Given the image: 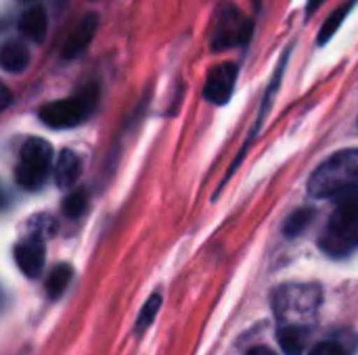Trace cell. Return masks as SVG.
I'll return each instance as SVG.
<instances>
[{"mask_svg":"<svg viewBox=\"0 0 358 355\" xmlns=\"http://www.w3.org/2000/svg\"><path fill=\"white\" fill-rule=\"evenodd\" d=\"M80 172H82V163H80V157L73 153V151H63L59 155V161L55 165V182L61 186V188H69L76 184V180L80 178Z\"/></svg>","mask_w":358,"mask_h":355,"instance_id":"12","label":"cell"},{"mask_svg":"<svg viewBox=\"0 0 358 355\" xmlns=\"http://www.w3.org/2000/svg\"><path fill=\"white\" fill-rule=\"evenodd\" d=\"M254 31V21L235 4L227 2L218 8L216 13V21L212 27V50L220 52V50H229V48H237L250 42Z\"/></svg>","mask_w":358,"mask_h":355,"instance_id":"4","label":"cell"},{"mask_svg":"<svg viewBox=\"0 0 358 355\" xmlns=\"http://www.w3.org/2000/svg\"><path fill=\"white\" fill-rule=\"evenodd\" d=\"M15 262L25 276L36 278L44 268V243H42V239L29 236L27 241L19 243L15 249Z\"/></svg>","mask_w":358,"mask_h":355,"instance_id":"9","label":"cell"},{"mask_svg":"<svg viewBox=\"0 0 358 355\" xmlns=\"http://www.w3.org/2000/svg\"><path fill=\"white\" fill-rule=\"evenodd\" d=\"M88 203V195L86 190H73L65 201H63V211L67 218H80L86 209Z\"/></svg>","mask_w":358,"mask_h":355,"instance_id":"18","label":"cell"},{"mask_svg":"<svg viewBox=\"0 0 358 355\" xmlns=\"http://www.w3.org/2000/svg\"><path fill=\"white\" fill-rule=\"evenodd\" d=\"M96 27H99V15H94V13L84 15L80 19V23L73 27V31L67 36V40H65V44L61 48V56L65 61H71V59L80 56L88 48V44L92 42V38L96 33Z\"/></svg>","mask_w":358,"mask_h":355,"instance_id":"8","label":"cell"},{"mask_svg":"<svg viewBox=\"0 0 358 355\" xmlns=\"http://www.w3.org/2000/svg\"><path fill=\"white\" fill-rule=\"evenodd\" d=\"M279 345L285 355H302L306 349L308 341V331L306 326H296V324H283L277 333Z\"/></svg>","mask_w":358,"mask_h":355,"instance_id":"13","label":"cell"},{"mask_svg":"<svg viewBox=\"0 0 358 355\" xmlns=\"http://www.w3.org/2000/svg\"><path fill=\"white\" fill-rule=\"evenodd\" d=\"M50 163H52V146L44 138H29L21 146L15 178L23 188L29 190L38 188L48 178Z\"/></svg>","mask_w":358,"mask_h":355,"instance_id":"6","label":"cell"},{"mask_svg":"<svg viewBox=\"0 0 358 355\" xmlns=\"http://www.w3.org/2000/svg\"><path fill=\"white\" fill-rule=\"evenodd\" d=\"M358 0H348V2H344L342 6H338L336 8V13L323 23V27H321V31H319V44H325L327 40H331L334 36H336V31L340 29V25H342V21L348 17V13H350V8L357 4Z\"/></svg>","mask_w":358,"mask_h":355,"instance_id":"14","label":"cell"},{"mask_svg":"<svg viewBox=\"0 0 358 355\" xmlns=\"http://www.w3.org/2000/svg\"><path fill=\"white\" fill-rule=\"evenodd\" d=\"M31 61L29 48L19 40H8L0 46V67L8 73H21Z\"/></svg>","mask_w":358,"mask_h":355,"instance_id":"10","label":"cell"},{"mask_svg":"<svg viewBox=\"0 0 358 355\" xmlns=\"http://www.w3.org/2000/svg\"><path fill=\"white\" fill-rule=\"evenodd\" d=\"M237 73H239V67L235 63H222V65L214 67L206 80L203 96L214 105H227L233 96V90L237 84Z\"/></svg>","mask_w":358,"mask_h":355,"instance_id":"7","label":"cell"},{"mask_svg":"<svg viewBox=\"0 0 358 355\" xmlns=\"http://www.w3.org/2000/svg\"><path fill=\"white\" fill-rule=\"evenodd\" d=\"M321 303V291L315 285H289L275 293V314L285 324L304 326Z\"/></svg>","mask_w":358,"mask_h":355,"instance_id":"5","label":"cell"},{"mask_svg":"<svg viewBox=\"0 0 358 355\" xmlns=\"http://www.w3.org/2000/svg\"><path fill=\"white\" fill-rule=\"evenodd\" d=\"M321 249L331 257H344L358 249V199L350 197L336 207L319 239Z\"/></svg>","mask_w":358,"mask_h":355,"instance_id":"2","label":"cell"},{"mask_svg":"<svg viewBox=\"0 0 358 355\" xmlns=\"http://www.w3.org/2000/svg\"><path fill=\"white\" fill-rule=\"evenodd\" d=\"M313 216H315V211H313V209H308V207L298 209L296 213H292V216H289V220L285 222V236H298V234H300V232L310 224Z\"/></svg>","mask_w":358,"mask_h":355,"instance_id":"16","label":"cell"},{"mask_svg":"<svg viewBox=\"0 0 358 355\" xmlns=\"http://www.w3.org/2000/svg\"><path fill=\"white\" fill-rule=\"evenodd\" d=\"M96 100H99V88L90 84L71 98H61L44 105L38 111V115L42 123L50 128H73L90 117V113L96 107Z\"/></svg>","mask_w":358,"mask_h":355,"instance_id":"3","label":"cell"},{"mask_svg":"<svg viewBox=\"0 0 358 355\" xmlns=\"http://www.w3.org/2000/svg\"><path fill=\"white\" fill-rule=\"evenodd\" d=\"M10 98H13V96H10V90L6 88L4 82H0V113L10 105Z\"/></svg>","mask_w":358,"mask_h":355,"instance_id":"20","label":"cell"},{"mask_svg":"<svg viewBox=\"0 0 358 355\" xmlns=\"http://www.w3.org/2000/svg\"><path fill=\"white\" fill-rule=\"evenodd\" d=\"M159 305H162V297L159 295H153L147 299V303L143 305L141 314H138V322H136V333H143L145 328H149L159 312Z\"/></svg>","mask_w":358,"mask_h":355,"instance_id":"17","label":"cell"},{"mask_svg":"<svg viewBox=\"0 0 358 355\" xmlns=\"http://www.w3.org/2000/svg\"><path fill=\"white\" fill-rule=\"evenodd\" d=\"M248 355H277V354H273L268 347H254V349H250V352H248Z\"/></svg>","mask_w":358,"mask_h":355,"instance_id":"22","label":"cell"},{"mask_svg":"<svg viewBox=\"0 0 358 355\" xmlns=\"http://www.w3.org/2000/svg\"><path fill=\"white\" fill-rule=\"evenodd\" d=\"M323 2H325V0H308V4H306V15H308V17H310V15H315Z\"/></svg>","mask_w":358,"mask_h":355,"instance_id":"21","label":"cell"},{"mask_svg":"<svg viewBox=\"0 0 358 355\" xmlns=\"http://www.w3.org/2000/svg\"><path fill=\"white\" fill-rule=\"evenodd\" d=\"M308 355H348V352L336 341H325V343L315 345Z\"/></svg>","mask_w":358,"mask_h":355,"instance_id":"19","label":"cell"},{"mask_svg":"<svg viewBox=\"0 0 358 355\" xmlns=\"http://www.w3.org/2000/svg\"><path fill=\"white\" fill-rule=\"evenodd\" d=\"M355 188H358V149L336 153L308 180V192L317 199L348 195Z\"/></svg>","mask_w":358,"mask_h":355,"instance_id":"1","label":"cell"},{"mask_svg":"<svg viewBox=\"0 0 358 355\" xmlns=\"http://www.w3.org/2000/svg\"><path fill=\"white\" fill-rule=\"evenodd\" d=\"M19 29H21V33H23L27 40H31V42H36V44L44 42L46 29H48V17H46L44 6L36 4V6L27 8V10L21 15Z\"/></svg>","mask_w":358,"mask_h":355,"instance_id":"11","label":"cell"},{"mask_svg":"<svg viewBox=\"0 0 358 355\" xmlns=\"http://www.w3.org/2000/svg\"><path fill=\"white\" fill-rule=\"evenodd\" d=\"M69 280H71V268H69V266H63V264L57 266V268L50 272L48 282H46L48 295H50V297H61V293L67 289Z\"/></svg>","mask_w":358,"mask_h":355,"instance_id":"15","label":"cell"}]
</instances>
